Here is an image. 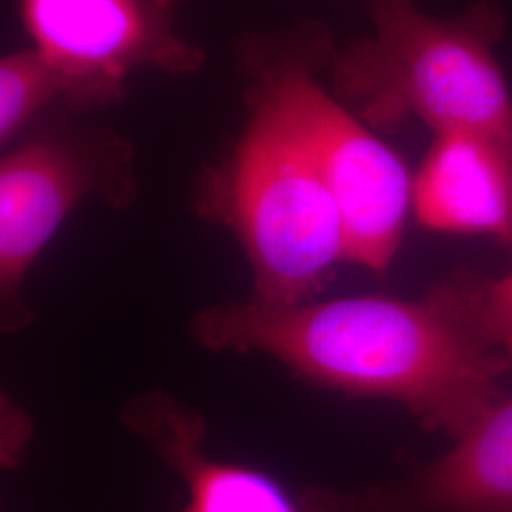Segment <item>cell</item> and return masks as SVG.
I'll use <instances>...</instances> for the list:
<instances>
[{"label":"cell","mask_w":512,"mask_h":512,"mask_svg":"<svg viewBox=\"0 0 512 512\" xmlns=\"http://www.w3.org/2000/svg\"><path fill=\"white\" fill-rule=\"evenodd\" d=\"M190 336L211 351L270 357L325 389L403 404L452 439L505 399L501 382L512 368L476 329L448 277L420 300L217 304L192 317Z\"/></svg>","instance_id":"6da1fadb"},{"label":"cell","mask_w":512,"mask_h":512,"mask_svg":"<svg viewBox=\"0 0 512 512\" xmlns=\"http://www.w3.org/2000/svg\"><path fill=\"white\" fill-rule=\"evenodd\" d=\"M135 152L103 129L35 137L0 162V304L4 332L31 321L21 289L38 256L80 203L126 207L137 196Z\"/></svg>","instance_id":"5b68a950"},{"label":"cell","mask_w":512,"mask_h":512,"mask_svg":"<svg viewBox=\"0 0 512 512\" xmlns=\"http://www.w3.org/2000/svg\"><path fill=\"white\" fill-rule=\"evenodd\" d=\"M253 274L251 302L285 308L313 300L338 262L344 230L293 116L262 80L249 88V122L215 188Z\"/></svg>","instance_id":"3957f363"},{"label":"cell","mask_w":512,"mask_h":512,"mask_svg":"<svg viewBox=\"0 0 512 512\" xmlns=\"http://www.w3.org/2000/svg\"><path fill=\"white\" fill-rule=\"evenodd\" d=\"M124 420L181 476L186 501L177 512H359L357 490L293 488L251 465L209 456L202 416L169 395L133 399Z\"/></svg>","instance_id":"52a82bcc"},{"label":"cell","mask_w":512,"mask_h":512,"mask_svg":"<svg viewBox=\"0 0 512 512\" xmlns=\"http://www.w3.org/2000/svg\"><path fill=\"white\" fill-rule=\"evenodd\" d=\"M454 440L416 473L357 490L359 512H512V397Z\"/></svg>","instance_id":"9c48e42d"},{"label":"cell","mask_w":512,"mask_h":512,"mask_svg":"<svg viewBox=\"0 0 512 512\" xmlns=\"http://www.w3.org/2000/svg\"><path fill=\"white\" fill-rule=\"evenodd\" d=\"M448 279L476 329L512 359V268L495 279L473 274H454Z\"/></svg>","instance_id":"8fae6325"},{"label":"cell","mask_w":512,"mask_h":512,"mask_svg":"<svg viewBox=\"0 0 512 512\" xmlns=\"http://www.w3.org/2000/svg\"><path fill=\"white\" fill-rule=\"evenodd\" d=\"M374 33L330 52L334 95L368 128L418 120L435 135L512 133V93L495 48L501 8L482 0L450 18L416 0H370Z\"/></svg>","instance_id":"7a4b0ae2"},{"label":"cell","mask_w":512,"mask_h":512,"mask_svg":"<svg viewBox=\"0 0 512 512\" xmlns=\"http://www.w3.org/2000/svg\"><path fill=\"white\" fill-rule=\"evenodd\" d=\"M177 0H19L21 19L40 54L80 109L124 95L135 69L186 76L205 54L175 29Z\"/></svg>","instance_id":"8992f818"},{"label":"cell","mask_w":512,"mask_h":512,"mask_svg":"<svg viewBox=\"0 0 512 512\" xmlns=\"http://www.w3.org/2000/svg\"><path fill=\"white\" fill-rule=\"evenodd\" d=\"M315 55L260 69L262 80L302 131L336 203L346 262L384 274L399 253L414 202L401 156L315 78Z\"/></svg>","instance_id":"277c9868"},{"label":"cell","mask_w":512,"mask_h":512,"mask_svg":"<svg viewBox=\"0 0 512 512\" xmlns=\"http://www.w3.org/2000/svg\"><path fill=\"white\" fill-rule=\"evenodd\" d=\"M412 211L444 234H478L512 247V133L435 135L414 175Z\"/></svg>","instance_id":"ba28073f"},{"label":"cell","mask_w":512,"mask_h":512,"mask_svg":"<svg viewBox=\"0 0 512 512\" xmlns=\"http://www.w3.org/2000/svg\"><path fill=\"white\" fill-rule=\"evenodd\" d=\"M55 97L63 82L37 48L4 55L0 61V143L6 147L35 114Z\"/></svg>","instance_id":"30bf717a"}]
</instances>
